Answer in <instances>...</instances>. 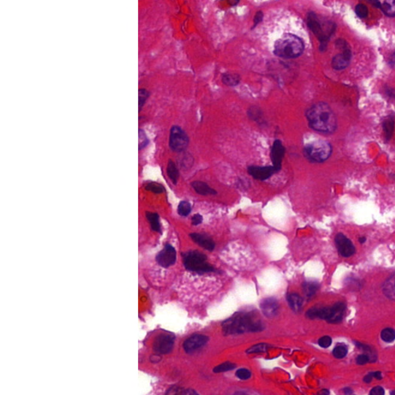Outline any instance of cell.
I'll list each match as a JSON object with an SVG mask.
<instances>
[{
	"label": "cell",
	"mask_w": 395,
	"mask_h": 395,
	"mask_svg": "<svg viewBox=\"0 0 395 395\" xmlns=\"http://www.w3.org/2000/svg\"><path fill=\"white\" fill-rule=\"evenodd\" d=\"M306 116L309 126L316 132L331 134L337 129V117L331 108L324 102H319L307 110Z\"/></svg>",
	"instance_id": "6da1fadb"
},
{
	"label": "cell",
	"mask_w": 395,
	"mask_h": 395,
	"mask_svg": "<svg viewBox=\"0 0 395 395\" xmlns=\"http://www.w3.org/2000/svg\"><path fill=\"white\" fill-rule=\"evenodd\" d=\"M225 334H239L245 332H258L263 329V324L251 313H238L225 320L222 325Z\"/></svg>",
	"instance_id": "7a4b0ae2"
},
{
	"label": "cell",
	"mask_w": 395,
	"mask_h": 395,
	"mask_svg": "<svg viewBox=\"0 0 395 395\" xmlns=\"http://www.w3.org/2000/svg\"><path fill=\"white\" fill-rule=\"evenodd\" d=\"M304 51V41L293 34H286L275 42L274 54L285 59L300 57Z\"/></svg>",
	"instance_id": "3957f363"
},
{
	"label": "cell",
	"mask_w": 395,
	"mask_h": 395,
	"mask_svg": "<svg viewBox=\"0 0 395 395\" xmlns=\"http://www.w3.org/2000/svg\"><path fill=\"white\" fill-rule=\"evenodd\" d=\"M307 21L309 29L320 41V50H325L328 41L334 32V23L329 21H321L313 12L308 13Z\"/></svg>",
	"instance_id": "277c9868"
},
{
	"label": "cell",
	"mask_w": 395,
	"mask_h": 395,
	"mask_svg": "<svg viewBox=\"0 0 395 395\" xmlns=\"http://www.w3.org/2000/svg\"><path fill=\"white\" fill-rule=\"evenodd\" d=\"M184 265L188 270L195 273H212L216 269L207 262L206 256L198 251H190L183 254Z\"/></svg>",
	"instance_id": "5b68a950"
},
{
	"label": "cell",
	"mask_w": 395,
	"mask_h": 395,
	"mask_svg": "<svg viewBox=\"0 0 395 395\" xmlns=\"http://www.w3.org/2000/svg\"><path fill=\"white\" fill-rule=\"evenodd\" d=\"M331 153V145L321 140L309 143L304 148L306 157L313 162H324L329 158Z\"/></svg>",
	"instance_id": "8992f818"
},
{
	"label": "cell",
	"mask_w": 395,
	"mask_h": 395,
	"mask_svg": "<svg viewBox=\"0 0 395 395\" xmlns=\"http://www.w3.org/2000/svg\"><path fill=\"white\" fill-rule=\"evenodd\" d=\"M189 144V138L186 132L181 127H172L170 131L169 137V146L172 151L176 152H181L188 148Z\"/></svg>",
	"instance_id": "52a82bcc"
},
{
	"label": "cell",
	"mask_w": 395,
	"mask_h": 395,
	"mask_svg": "<svg viewBox=\"0 0 395 395\" xmlns=\"http://www.w3.org/2000/svg\"><path fill=\"white\" fill-rule=\"evenodd\" d=\"M175 336L171 333H163L156 338L154 343V349L161 354L169 353L174 348Z\"/></svg>",
	"instance_id": "ba28073f"
},
{
	"label": "cell",
	"mask_w": 395,
	"mask_h": 395,
	"mask_svg": "<svg viewBox=\"0 0 395 395\" xmlns=\"http://www.w3.org/2000/svg\"><path fill=\"white\" fill-rule=\"evenodd\" d=\"M335 243L340 256L344 257H350L353 256L356 252L354 245L352 241L344 236L343 233H338L335 237Z\"/></svg>",
	"instance_id": "9c48e42d"
},
{
	"label": "cell",
	"mask_w": 395,
	"mask_h": 395,
	"mask_svg": "<svg viewBox=\"0 0 395 395\" xmlns=\"http://www.w3.org/2000/svg\"><path fill=\"white\" fill-rule=\"evenodd\" d=\"M157 262L162 267L168 268L176 262V251L174 247L166 245L157 256Z\"/></svg>",
	"instance_id": "30bf717a"
},
{
	"label": "cell",
	"mask_w": 395,
	"mask_h": 395,
	"mask_svg": "<svg viewBox=\"0 0 395 395\" xmlns=\"http://www.w3.org/2000/svg\"><path fill=\"white\" fill-rule=\"evenodd\" d=\"M208 341H209V337L205 335H192L184 342V349L187 353H192L204 347Z\"/></svg>",
	"instance_id": "8fae6325"
},
{
	"label": "cell",
	"mask_w": 395,
	"mask_h": 395,
	"mask_svg": "<svg viewBox=\"0 0 395 395\" xmlns=\"http://www.w3.org/2000/svg\"><path fill=\"white\" fill-rule=\"evenodd\" d=\"M285 152V149L283 145L282 141L280 140H276L273 143L272 150H271V160L273 162V166L278 172L282 167V161Z\"/></svg>",
	"instance_id": "7c38bea8"
},
{
	"label": "cell",
	"mask_w": 395,
	"mask_h": 395,
	"mask_svg": "<svg viewBox=\"0 0 395 395\" xmlns=\"http://www.w3.org/2000/svg\"><path fill=\"white\" fill-rule=\"evenodd\" d=\"M249 175L253 176L255 179L263 180L268 179L271 176L278 172L273 166H250L248 169Z\"/></svg>",
	"instance_id": "4fadbf2b"
},
{
	"label": "cell",
	"mask_w": 395,
	"mask_h": 395,
	"mask_svg": "<svg viewBox=\"0 0 395 395\" xmlns=\"http://www.w3.org/2000/svg\"><path fill=\"white\" fill-rule=\"evenodd\" d=\"M352 53L349 48L343 49V53L335 56L332 61V66L335 70H344L349 66Z\"/></svg>",
	"instance_id": "5bb4252c"
},
{
	"label": "cell",
	"mask_w": 395,
	"mask_h": 395,
	"mask_svg": "<svg viewBox=\"0 0 395 395\" xmlns=\"http://www.w3.org/2000/svg\"><path fill=\"white\" fill-rule=\"evenodd\" d=\"M260 307L265 317H269V318L276 317V315L278 314L279 309H280L277 300L272 297L263 300Z\"/></svg>",
	"instance_id": "9a60e30c"
},
{
	"label": "cell",
	"mask_w": 395,
	"mask_h": 395,
	"mask_svg": "<svg viewBox=\"0 0 395 395\" xmlns=\"http://www.w3.org/2000/svg\"><path fill=\"white\" fill-rule=\"evenodd\" d=\"M346 310V305L344 303H337L329 309V317L328 322L330 324H337L342 320Z\"/></svg>",
	"instance_id": "2e32d148"
},
{
	"label": "cell",
	"mask_w": 395,
	"mask_h": 395,
	"mask_svg": "<svg viewBox=\"0 0 395 395\" xmlns=\"http://www.w3.org/2000/svg\"><path fill=\"white\" fill-rule=\"evenodd\" d=\"M190 236L193 241H196L198 245H199L203 249L208 251L214 250L215 246H216L214 241L209 236L203 234H198V233H192Z\"/></svg>",
	"instance_id": "e0dca14e"
},
{
	"label": "cell",
	"mask_w": 395,
	"mask_h": 395,
	"mask_svg": "<svg viewBox=\"0 0 395 395\" xmlns=\"http://www.w3.org/2000/svg\"><path fill=\"white\" fill-rule=\"evenodd\" d=\"M329 308L326 307H315L311 308L307 313V317L309 319H321L328 320L329 314Z\"/></svg>",
	"instance_id": "ac0fdd59"
},
{
	"label": "cell",
	"mask_w": 395,
	"mask_h": 395,
	"mask_svg": "<svg viewBox=\"0 0 395 395\" xmlns=\"http://www.w3.org/2000/svg\"><path fill=\"white\" fill-rule=\"evenodd\" d=\"M376 7H379L388 17H395V0H385L383 2H372Z\"/></svg>",
	"instance_id": "d6986e66"
},
{
	"label": "cell",
	"mask_w": 395,
	"mask_h": 395,
	"mask_svg": "<svg viewBox=\"0 0 395 395\" xmlns=\"http://www.w3.org/2000/svg\"><path fill=\"white\" fill-rule=\"evenodd\" d=\"M383 292L388 298L395 300V273L384 282Z\"/></svg>",
	"instance_id": "ffe728a7"
},
{
	"label": "cell",
	"mask_w": 395,
	"mask_h": 395,
	"mask_svg": "<svg viewBox=\"0 0 395 395\" xmlns=\"http://www.w3.org/2000/svg\"><path fill=\"white\" fill-rule=\"evenodd\" d=\"M192 186L195 189L198 194L202 195V196H208V195H216V192L214 189L207 185L203 181H193Z\"/></svg>",
	"instance_id": "44dd1931"
},
{
	"label": "cell",
	"mask_w": 395,
	"mask_h": 395,
	"mask_svg": "<svg viewBox=\"0 0 395 395\" xmlns=\"http://www.w3.org/2000/svg\"><path fill=\"white\" fill-rule=\"evenodd\" d=\"M288 304L294 312H299L303 306V299L297 293H289L286 296Z\"/></svg>",
	"instance_id": "7402d4cb"
},
{
	"label": "cell",
	"mask_w": 395,
	"mask_h": 395,
	"mask_svg": "<svg viewBox=\"0 0 395 395\" xmlns=\"http://www.w3.org/2000/svg\"><path fill=\"white\" fill-rule=\"evenodd\" d=\"M319 289L318 283L316 281H306L303 285V290L308 298L313 297Z\"/></svg>",
	"instance_id": "603a6c76"
},
{
	"label": "cell",
	"mask_w": 395,
	"mask_h": 395,
	"mask_svg": "<svg viewBox=\"0 0 395 395\" xmlns=\"http://www.w3.org/2000/svg\"><path fill=\"white\" fill-rule=\"evenodd\" d=\"M240 76L236 73H225L222 76V82L227 86H236L240 84Z\"/></svg>",
	"instance_id": "cb8c5ba5"
},
{
	"label": "cell",
	"mask_w": 395,
	"mask_h": 395,
	"mask_svg": "<svg viewBox=\"0 0 395 395\" xmlns=\"http://www.w3.org/2000/svg\"><path fill=\"white\" fill-rule=\"evenodd\" d=\"M167 172H168V176L170 177L172 182L176 185L179 177V172L177 170V167L172 160L169 161L168 167H167Z\"/></svg>",
	"instance_id": "d4e9b609"
},
{
	"label": "cell",
	"mask_w": 395,
	"mask_h": 395,
	"mask_svg": "<svg viewBox=\"0 0 395 395\" xmlns=\"http://www.w3.org/2000/svg\"><path fill=\"white\" fill-rule=\"evenodd\" d=\"M147 218L148 221L150 222L151 226L153 230L155 232H160L161 231V226H160L159 222V216L156 213H152V212H148L147 213Z\"/></svg>",
	"instance_id": "484cf974"
},
{
	"label": "cell",
	"mask_w": 395,
	"mask_h": 395,
	"mask_svg": "<svg viewBox=\"0 0 395 395\" xmlns=\"http://www.w3.org/2000/svg\"><path fill=\"white\" fill-rule=\"evenodd\" d=\"M384 133L386 135L387 139H390V137H392L393 134L394 128H395V121L392 117H389L386 121H384Z\"/></svg>",
	"instance_id": "4316f807"
},
{
	"label": "cell",
	"mask_w": 395,
	"mask_h": 395,
	"mask_svg": "<svg viewBox=\"0 0 395 395\" xmlns=\"http://www.w3.org/2000/svg\"><path fill=\"white\" fill-rule=\"evenodd\" d=\"M381 338L387 343L393 342L395 340V329L392 328H385L381 332Z\"/></svg>",
	"instance_id": "83f0119b"
},
{
	"label": "cell",
	"mask_w": 395,
	"mask_h": 395,
	"mask_svg": "<svg viewBox=\"0 0 395 395\" xmlns=\"http://www.w3.org/2000/svg\"><path fill=\"white\" fill-rule=\"evenodd\" d=\"M192 211V206L188 201H181L177 208V212L181 216H187L190 214Z\"/></svg>",
	"instance_id": "f1b7e54d"
},
{
	"label": "cell",
	"mask_w": 395,
	"mask_h": 395,
	"mask_svg": "<svg viewBox=\"0 0 395 395\" xmlns=\"http://www.w3.org/2000/svg\"><path fill=\"white\" fill-rule=\"evenodd\" d=\"M236 368V365L233 363L225 362L223 364H219L218 366L213 369V372L215 373H222V372H229L231 370H233Z\"/></svg>",
	"instance_id": "f546056e"
},
{
	"label": "cell",
	"mask_w": 395,
	"mask_h": 395,
	"mask_svg": "<svg viewBox=\"0 0 395 395\" xmlns=\"http://www.w3.org/2000/svg\"><path fill=\"white\" fill-rule=\"evenodd\" d=\"M149 143L148 137L145 134V131L142 129H139L138 131V148L139 150H141L143 148H145Z\"/></svg>",
	"instance_id": "4dcf8cb0"
},
{
	"label": "cell",
	"mask_w": 395,
	"mask_h": 395,
	"mask_svg": "<svg viewBox=\"0 0 395 395\" xmlns=\"http://www.w3.org/2000/svg\"><path fill=\"white\" fill-rule=\"evenodd\" d=\"M348 353V349L344 345H337L333 349V354L336 358H344Z\"/></svg>",
	"instance_id": "1f68e13d"
},
{
	"label": "cell",
	"mask_w": 395,
	"mask_h": 395,
	"mask_svg": "<svg viewBox=\"0 0 395 395\" xmlns=\"http://www.w3.org/2000/svg\"><path fill=\"white\" fill-rule=\"evenodd\" d=\"M149 97V93L148 90L145 89H140L138 91V108H139V112L141 111V108L145 105V101Z\"/></svg>",
	"instance_id": "d6a6232c"
},
{
	"label": "cell",
	"mask_w": 395,
	"mask_h": 395,
	"mask_svg": "<svg viewBox=\"0 0 395 395\" xmlns=\"http://www.w3.org/2000/svg\"><path fill=\"white\" fill-rule=\"evenodd\" d=\"M355 12L356 14L360 18H366L368 15V9L364 4H358L355 8Z\"/></svg>",
	"instance_id": "836d02e7"
},
{
	"label": "cell",
	"mask_w": 395,
	"mask_h": 395,
	"mask_svg": "<svg viewBox=\"0 0 395 395\" xmlns=\"http://www.w3.org/2000/svg\"><path fill=\"white\" fill-rule=\"evenodd\" d=\"M236 375L238 378L245 381V380L250 378L252 373H251L250 371H249V370L245 369V368H241V369H239L236 372Z\"/></svg>",
	"instance_id": "e575fe53"
},
{
	"label": "cell",
	"mask_w": 395,
	"mask_h": 395,
	"mask_svg": "<svg viewBox=\"0 0 395 395\" xmlns=\"http://www.w3.org/2000/svg\"><path fill=\"white\" fill-rule=\"evenodd\" d=\"M146 189L151 192H154V193H161L164 192V188L162 185L160 184L156 183V182H152V183L148 184L146 186Z\"/></svg>",
	"instance_id": "d590c367"
},
{
	"label": "cell",
	"mask_w": 395,
	"mask_h": 395,
	"mask_svg": "<svg viewBox=\"0 0 395 395\" xmlns=\"http://www.w3.org/2000/svg\"><path fill=\"white\" fill-rule=\"evenodd\" d=\"M261 113V110H260L258 108H256V107H253V108H251L250 109H249V111H248V114H249V118L255 120V121H256V119L260 118Z\"/></svg>",
	"instance_id": "8d00e7d4"
},
{
	"label": "cell",
	"mask_w": 395,
	"mask_h": 395,
	"mask_svg": "<svg viewBox=\"0 0 395 395\" xmlns=\"http://www.w3.org/2000/svg\"><path fill=\"white\" fill-rule=\"evenodd\" d=\"M267 345L265 344H257V345L253 346V348H249L248 350V353H260V352H264L267 350Z\"/></svg>",
	"instance_id": "74e56055"
},
{
	"label": "cell",
	"mask_w": 395,
	"mask_h": 395,
	"mask_svg": "<svg viewBox=\"0 0 395 395\" xmlns=\"http://www.w3.org/2000/svg\"><path fill=\"white\" fill-rule=\"evenodd\" d=\"M332 339L329 336H324L319 340L318 344L321 348H328L331 345Z\"/></svg>",
	"instance_id": "f35d334b"
},
{
	"label": "cell",
	"mask_w": 395,
	"mask_h": 395,
	"mask_svg": "<svg viewBox=\"0 0 395 395\" xmlns=\"http://www.w3.org/2000/svg\"><path fill=\"white\" fill-rule=\"evenodd\" d=\"M370 360H371V359H370L368 355L360 354L359 355L358 357L356 359V362H357V364H359V365H364V364H366L367 363L369 362Z\"/></svg>",
	"instance_id": "ab89813d"
},
{
	"label": "cell",
	"mask_w": 395,
	"mask_h": 395,
	"mask_svg": "<svg viewBox=\"0 0 395 395\" xmlns=\"http://www.w3.org/2000/svg\"><path fill=\"white\" fill-rule=\"evenodd\" d=\"M370 395H384V390L382 387L377 386L372 388Z\"/></svg>",
	"instance_id": "60d3db41"
},
{
	"label": "cell",
	"mask_w": 395,
	"mask_h": 395,
	"mask_svg": "<svg viewBox=\"0 0 395 395\" xmlns=\"http://www.w3.org/2000/svg\"><path fill=\"white\" fill-rule=\"evenodd\" d=\"M263 20V13L261 11H259L258 13H256V16H255L254 18V26H253V28H254L255 26H257L260 22H261Z\"/></svg>",
	"instance_id": "b9f144b4"
},
{
	"label": "cell",
	"mask_w": 395,
	"mask_h": 395,
	"mask_svg": "<svg viewBox=\"0 0 395 395\" xmlns=\"http://www.w3.org/2000/svg\"><path fill=\"white\" fill-rule=\"evenodd\" d=\"M192 225H199L201 223V221H202V216H200L199 214H196L193 217H192Z\"/></svg>",
	"instance_id": "7bdbcfd3"
},
{
	"label": "cell",
	"mask_w": 395,
	"mask_h": 395,
	"mask_svg": "<svg viewBox=\"0 0 395 395\" xmlns=\"http://www.w3.org/2000/svg\"><path fill=\"white\" fill-rule=\"evenodd\" d=\"M373 377V374H372V373H368V375H366V376L364 377V381L366 383H370L372 381Z\"/></svg>",
	"instance_id": "ee69618b"
},
{
	"label": "cell",
	"mask_w": 395,
	"mask_h": 395,
	"mask_svg": "<svg viewBox=\"0 0 395 395\" xmlns=\"http://www.w3.org/2000/svg\"><path fill=\"white\" fill-rule=\"evenodd\" d=\"M181 395H199L197 392H195L194 390L189 389L187 390L186 392H184Z\"/></svg>",
	"instance_id": "f6af8a7d"
},
{
	"label": "cell",
	"mask_w": 395,
	"mask_h": 395,
	"mask_svg": "<svg viewBox=\"0 0 395 395\" xmlns=\"http://www.w3.org/2000/svg\"><path fill=\"white\" fill-rule=\"evenodd\" d=\"M372 374H373V377H375V378L378 379V380H381V379L382 378V376H381V373L380 372H373V373H372Z\"/></svg>",
	"instance_id": "bcb514c9"
},
{
	"label": "cell",
	"mask_w": 395,
	"mask_h": 395,
	"mask_svg": "<svg viewBox=\"0 0 395 395\" xmlns=\"http://www.w3.org/2000/svg\"><path fill=\"white\" fill-rule=\"evenodd\" d=\"M329 392L328 389H323L318 392L317 395H329Z\"/></svg>",
	"instance_id": "7dc6e473"
},
{
	"label": "cell",
	"mask_w": 395,
	"mask_h": 395,
	"mask_svg": "<svg viewBox=\"0 0 395 395\" xmlns=\"http://www.w3.org/2000/svg\"><path fill=\"white\" fill-rule=\"evenodd\" d=\"M391 64H393L394 66H395V53H394L392 58H391Z\"/></svg>",
	"instance_id": "c3c4849f"
},
{
	"label": "cell",
	"mask_w": 395,
	"mask_h": 395,
	"mask_svg": "<svg viewBox=\"0 0 395 395\" xmlns=\"http://www.w3.org/2000/svg\"><path fill=\"white\" fill-rule=\"evenodd\" d=\"M359 241H360V243H364L366 241V238L365 237H360L359 239Z\"/></svg>",
	"instance_id": "681fc988"
},
{
	"label": "cell",
	"mask_w": 395,
	"mask_h": 395,
	"mask_svg": "<svg viewBox=\"0 0 395 395\" xmlns=\"http://www.w3.org/2000/svg\"><path fill=\"white\" fill-rule=\"evenodd\" d=\"M344 392H345L346 395H348V394L352 393V391L350 389V388H345V390H344Z\"/></svg>",
	"instance_id": "f907efd6"
},
{
	"label": "cell",
	"mask_w": 395,
	"mask_h": 395,
	"mask_svg": "<svg viewBox=\"0 0 395 395\" xmlns=\"http://www.w3.org/2000/svg\"><path fill=\"white\" fill-rule=\"evenodd\" d=\"M391 395H395V391H393V392H392V393H391Z\"/></svg>",
	"instance_id": "816d5d0a"
}]
</instances>
